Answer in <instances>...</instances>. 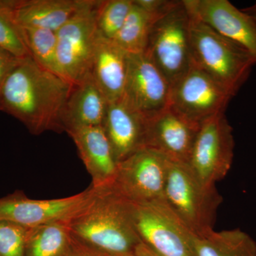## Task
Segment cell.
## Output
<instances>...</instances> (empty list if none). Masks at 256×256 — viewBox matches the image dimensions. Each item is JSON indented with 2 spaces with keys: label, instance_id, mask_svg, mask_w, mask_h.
<instances>
[{
  "label": "cell",
  "instance_id": "obj_1",
  "mask_svg": "<svg viewBox=\"0 0 256 256\" xmlns=\"http://www.w3.org/2000/svg\"><path fill=\"white\" fill-rule=\"evenodd\" d=\"M73 86L26 57L0 84V111L18 119L32 134L63 132L62 112Z\"/></svg>",
  "mask_w": 256,
  "mask_h": 256
},
{
  "label": "cell",
  "instance_id": "obj_2",
  "mask_svg": "<svg viewBox=\"0 0 256 256\" xmlns=\"http://www.w3.org/2000/svg\"><path fill=\"white\" fill-rule=\"evenodd\" d=\"M95 188L90 203L69 222L72 237L100 256H132L142 242L133 220V204L112 184Z\"/></svg>",
  "mask_w": 256,
  "mask_h": 256
},
{
  "label": "cell",
  "instance_id": "obj_3",
  "mask_svg": "<svg viewBox=\"0 0 256 256\" xmlns=\"http://www.w3.org/2000/svg\"><path fill=\"white\" fill-rule=\"evenodd\" d=\"M190 16L192 65L214 79L234 97L248 78L255 58L190 13Z\"/></svg>",
  "mask_w": 256,
  "mask_h": 256
},
{
  "label": "cell",
  "instance_id": "obj_4",
  "mask_svg": "<svg viewBox=\"0 0 256 256\" xmlns=\"http://www.w3.org/2000/svg\"><path fill=\"white\" fill-rule=\"evenodd\" d=\"M164 198L168 204L196 236L214 230L223 198L214 186L201 181L188 164L169 160Z\"/></svg>",
  "mask_w": 256,
  "mask_h": 256
},
{
  "label": "cell",
  "instance_id": "obj_5",
  "mask_svg": "<svg viewBox=\"0 0 256 256\" xmlns=\"http://www.w3.org/2000/svg\"><path fill=\"white\" fill-rule=\"evenodd\" d=\"M190 16L182 1L156 22L144 53L170 85L192 66Z\"/></svg>",
  "mask_w": 256,
  "mask_h": 256
},
{
  "label": "cell",
  "instance_id": "obj_6",
  "mask_svg": "<svg viewBox=\"0 0 256 256\" xmlns=\"http://www.w3.org/2000/svg\"><path fill=\"white\" fill-rule=\"evenodd\" d=\"M100 1L89 4L56 32L57 73L76 84L90 74L98 32V8Z\"/></svg>",
  "mask_w": 256,
  "mask_h": 256
},
{
  "label": "cell",
  "instance_id": "obj_7",
  "mask_svg": "<svg viewBox=\"0 0 256 256\" xmlns=\"http://www.w3.org/2000/svg\"><path fill=\"white\" fill-rule=\"evenodd\" d=\"M133 220L138 236L158 256H196L194 234L165 200L133 204Z\"/></svg>",
  "mask_w": 256,
  "mask_h": 256
},
{
  "label": "cell",
  "instance_id": "obj_8",
  "mask_svg": "<svg viewBox=\"0 0 256 256\" xmlns=\"http://www.w3.org/2000/svg\"><path fill=\"white\" fill-rule=\"evenodd\" d=\"M233 132L225 112L200 124L188 164L208 186L222 181L232 168L235 148Z\"/></svg>",
  "mask_w": 256,
  "mask_h": 256
},
{
  "label": "cell",
  "instance_id": "obj_9",
  "mask_svg": "<svg viewBox=\"0 0 256 256\" xmlns=\"http://www.w3.org/2000/svg\"><path fill=\"white\" fill-rule=\"evenodd\" d=\"M168 162L158 152L142 148L118 163L112 186L133 204L163 201Z\"/></svg>",
  "mask_w": 256,
  "mask_h": 256
},
{
  "label": "cell",
  "instance_id": "obj_10",
  "mask_svg": "<svg viewBox=\"0 0 256 256\" xmlns=\"http://www.w3.org/2000/svg\"><path fill=\"white\" fill-rule=\"evenodd\" d=\"M233 98L214 79L192 64L172 86L168 106L200 126L214 116L225 112Z\"/></svg>",
  "mask_w": 256,
  "mask_h": 256
},
{
  "label": "cell",
  "instance_id": "obj_11",
  "mask_svg": "<svg viewBox=\"0 0 256 256\" xmlns=\"http://www.w3.org/2000/svg\"><path fill=\"white\" fill-rule=\"evenodd\" d=\"M96 188L65 198L38 200L28 198L22 191H15L0 198V220L28 228L56 222H70L92 201Z\"/></svg>",
  "mask_w": 256,
  "mask_h": 256
},
{
  "label": "cell",
  "instance_id": "obj_12",
  "mask_svg": "<svg viewBox=\"0 0 256 256\" xmlns=\"http://www.w3.org/2000/svg\"><path fill=\"white\" fill-rule=\"evenodd\" d=\"M171 85L146 54H128L127 78L122 98L144 116L169 106Z\"/></svg>",
  "mask_w": 256,
  "mask_h": 256
},
{
  "label": "cell",
  "instance_id": "obj_13",
  "mask_svg": "<svg viewBox=\"0 0 256 256\" xmlns=\"http://www.w3.org/2000/svg\"><path fill=\"white\" fill-rule=\"evenodd\" d=\"M144 116V148L171 161L188 164L200 124L171 108Z\"/></svg>",
  "mask_w": 256,
  "mask_h": 256
},
{
  "label": "cell",
  "instance_id": "obj_14",
  "mask_svg": "<svg viewBox=\"0 0 256 256\" xmlns=\"http://www.w3.org/2000/svg\"><path fill=\"white\" fill-rule=\"evenodd\" d=\"M188 12L220 36L247 50L256 60V24L228 0H183Z\"/></svg>",
  "mask_w": 256,
  "mask_h": 256
},
{
  "label": "cell",
  "instance_id": "obj_15",
  "mask_svg": "<svg viewBox=\"0 0 256 256\" xmlns=\"http://www.w3.org/2000/svg\"><path fill=\"white\" fill-rule=\"evenodd\" d=\"M67 133L73 139L79 156L92 176V186L100 188L112 184L118 162L102 126L78 128Z\"/></svg>",
  "mask_w": 256,
  "mask_h": 256
},
{
  "label": "cell",
  "instance_id": "obj_16",
  "mask_svg": "<svg viewBox=\"0 0 256 256\" xmlns=\"http://www.w3.org/2000/svg\"><path fill=\"white\" fill-rule=\"evenodd\" d=\"M102 128L119 162L144 148V116L122 98L108 102Z\"/></svg>",
  "mask_w": 256,
  "mask_h": 256
},
{
  "label": "cell",
  "instance_id": "obj_17",
  "mask_svg": "<svg viewBox=\"0 0 256 256\" xmlns=\"http://www.w3.org/2000/svg\"><path fill=\"white\" fill-rule=\"evenodd\" d=\"M107 99L96 86L90 74L74 84L64 106L62 124L66 132L78 128L102 126L107 110Z\"/></svg>",
  "mask_w": 256,
  "mask_h": 256
},
{
  "label": "cell",
  "instance_id": "obj_18",
  "mask_svg": "<svg viewBox=\"0 0 256 256\" xmlns=\"http://www.w3.org/2000/svg\"><path fill=\"white\" fill-rule=\"evenodd\" d=\"M128 53L99 35L90 74L108 102L122 98L127 78Z\"/></svg>",
  "mask_w": 256,
  "mask_h": 256
},
{
  "label": "cell",
  "instance_id": "obj_19",
  "mask_svg": "<svg viewBox=\"0 0 256 256\" xmlns=\"http://www.w3.org/2000/svg\"><path fill=\"white\" fill-rule=\"evenodd\" d=\"M90 0H20L13 11L21 28H46L56 32Z\"/></svg>",
  "mask_w": 256,
  "mask_h": 256
},
{
  "label": "cell",
  "instance_id": "obj_20",
  "mask_svg": "<svg viewBox=\"0 0 256 256\" xmlns=\"http://www.w3.org/2000/svg\"><path fill=\"white\" fill-rule=\"evenodd\" d=\"M196 256H256V242L240 228L216 232L194 240Z\"/></svg>",
  "mask_w": 256,
  "mask_h": 256
},
{
  "label": "cell",
  "instance_id": "obj_21",
  "mask_svg": "<svg viewBox=\"0 0 256 256\" xmlns=\"http://www.w3.org/2000/svg\"><path fill=\"white\" fill-rule=\"evenodd\" d=\"M69 222H52L30 228L25 256H66L73 242Z\"/></svg>",
  "mask_w": 256,
  "mask_h": 256
},
{
  "label": "cell",
  "instance_id": "obj_22",
  "mask_svg": "<svg viewBox=\"0 0 256 256\" xmlns=\"http://www.w3.org/2000/svg\"><path fill=\"white\" fill-rule=\"evenodd\" d=\"M160 18L134 2L126 21L112 41L128 54L143 53L153 25Z\"/></svg>",
  "mask_w": 256,
  "mask_h": 256
},
{
  "label": "cell",
  "instance_id": "obj_23",
  "mask_svg": "<svg viewBox=\"0 0 256 256\" xmlns=\"http://www.w3.org/2000/svg\"><path fill=\"white\" fill-rule=\"evenodd\" d=\"M20 28L24 40L33 60L42 68L58 74L56 32L43 28L21 26Z\"/></svg>",
  "mask_w": 256,
  "mask_h": 256
},
{
  "label": "cell",
  "instance_id": "obj_24",
  "mask_svg": "<svg viewBox=\"0 0 256 256\" xmlns=\"http://www.w3.org/2000/svg\"><path fill=\"white\" fill-rule=\"evenodd\" d=\"M132 4L133 0L100 1L96 20L99 35L112 41L124 25Z\"/></svg>",
  "mask_w": 256,
  "mask_h": 256
},
{
  "label": "cell",
  "instance_id": "obj_25",
  "mask_svg": "<svg viewBox=\"0 0 256 256\" xmlns=\"http://www.w3.org/2000/svg\"><path fill=\"white\" fill-rule=\"evenodd\" d=\"M14 10L0 11V48L20 60L31 56L24 40L21 28L13 16Z\"/></svg>",
  "mask_w": 256,
  "mask_h": 256
},
{
  "label": "cell",
  "instance_id": "obj_26",
  "mask_svg": "<svg viewBox=\"0 0 256 256\" xmlns=\"http://www.w3.org/2000/svg\"><path fill=\"white\" fill-rule=\"evenodd\" d=\"M30 228L0 220V256H25Z\"/></svg>",
  "mask_w": 256,
  "mask_h": 256
},
{
  "label": "cell",
  "instance_id": "obj_27",
  "mask_svg": "<svg viewBox=\"0 0 256 256\" xmlns=\"http://www.w3.org/2000/svg\"><path fill=\"white\" fill-rule=\"evenodd\" d=\"M134 2L148 12L162 18L176 6L180 1L174 0H134Z\"/></svg>",
  "mask_w": 256,
  "mask_h": 256
},
{
  "label": "cell",
  "instance_id": "obj_28",
  "mask_svg": "<svg viewBox=\"0 0 256 256\" xmlns=\"http://www.w3.org/2000/svg\"><path fill=\"white\" fill-rule=\"evenodd\" d=\"M20 60L9 52L0 48V84Z\"/></svg>",
  "mask_w": 256,
  "mask_h": 256
},
{
  "label": "cell",
  "instance_id": "obj_29",
  "mask_svg": "<svg viewBox=\"0 0 256 256\" xmlns=\"http://www.w3.org/2000/svg\"><path fill=\"white\" fill-rule=\"evenodd\" d=\"M73 238V237H72ZM66 256H102L99 255L98 254L92 252L88 248L84 246L82 244H79L76 240H74L72 242V246L69 249Z\"/></svg>",
  "mask_w": 256,
  "mask_h": 256
},
{
  "label": "cell",
  "instance_id": "obj_30",
  "mask_svg": "<svg viewBox=\"0 0 256 256\" xmlns=\"http://www.w3.org/2000/svg\"><path fill=\"white\" fill-rule=\"evenodd\" d=\"M132 256H158L154 252H152L150 249L146 246L143 242L138 248L137 250Z\"/></svg>",
  "mask_w": 256,
  "mask_h": 256
},
{
  "label": "cell",
  "instance_id": "obj_31",
  "mask_svg": "<svg viewBox=\"0 0 256 256\" xmlns=\"http://www.w3.org/2000/svg\"><path fill=\"white\" fill-rule=\"evenodd\" d=\"M20 3V0H0V11L14 10Z\"/></svg>",
  "mask_w": 256,
  "mask_h": 256
},
{
  "label": "cell",
  "instance_id": "obj_32",
  "mask_svg": "<svg viewBox=\"0 0 256 256\" xmlns=\"http://www.w3.org/2000/svg\"><path fill=\"white\" fill-rule=\"evenodd\" d=\"M242 11L245 12L248 14L250 15L256 24V2L248 8L242 9Z\"/></svg>",
  "mask_w": 256,
  "mask_h": 256
}]
</instances>
